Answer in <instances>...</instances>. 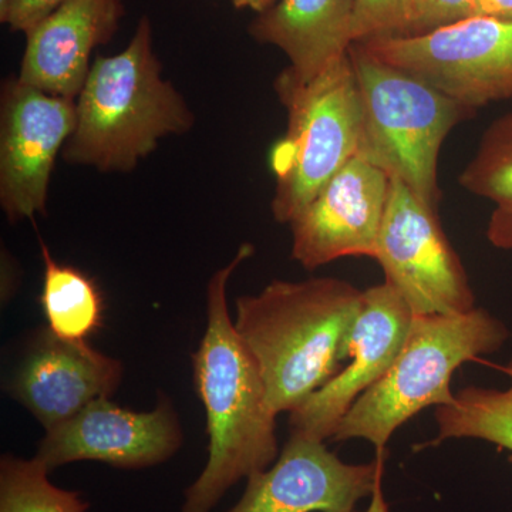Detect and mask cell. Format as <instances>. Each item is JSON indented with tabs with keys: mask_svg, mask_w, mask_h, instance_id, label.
<instances>
[{
	"mask_svg": "<svg viewBox=\"0 0 512 512\" xmlns=\"http://www.w3.org/2000/svg\"><path fill=\"white\" fill-rule=\"evenodd\" d=\"M359 45L468 109L512 99V20L471 16L423 35Z\"/></svg>",
	"mask_w": 512,
	"mask_h": 512,
	"instance_id": "obj_7",
	"label": "cell"
},
{
	"mask_svg": "<svg viewBox=\"0 0 512 512\" xmlns=\"http://www.w3.org/2000/svg\"><path fill=\"white\" fill-rule=\"evenodd\" d=\"M487 239L495 248L512 251V205H497L487 227Z\"/></svg>",
	"mask_w": 512,
	"mask_h": 512,
	"instance_id": "obj_24",
	"label": "cell"
},
{
	"mask_svg": "<svg viewBox=\"0 0 512 512\" xmlns=\"http://www.w3.org/2000/svg\"><path fill=\"white\" fill-rule=\"evenodd\" d=\"M507 389L468 386L448 406L437 407L434 444L450 439H477L512 453V357L505 366Z\"/></svg>",
	"mask_w": 512,
	"mask_h": 512,
	"instance_id": "obj_18",
	"label": "cell"
},
{
	"mask_svg": "<svg viewBox=\"0 0 512 512\" xmlns=\"http://www.w3.org/2000/svg\"><path fill=\"white\" fill-rule=\"evenodd\" d=\"M386 450L372 463L348 464L325 441L292 431L272 467L248 477L228 512H355L383 484Z\"/></svg>",
	"mask_w": 512,
	"mask_h": 512,
	"instance_id": "obj_10",
	"label": "cell"
},
{
	"mask_svg": "<svg viewBox=\"0 0 512 512\" xmlns=\"http://www.w3.org/2000/svg\"><path fill=\"white\" fill-rule=\"evenodd\" d=\"M124 16V0H67L26 33L18 79L76 100L94 49L109 42Z\"/></svg>",
	"mask_w": 512,
	"mask_h": 512,
	"instance_id": "obj_15",
	"label": "cell"
},
{
	"mask_svg": "<svg viewBox=\"0 0 512 512\" xmlns=\"http://www.w3.org/2000/svg\"><path fill=\"white\" fill-rule=\"evenodd\" d=\"M507 325L485 309L457 315H414L403 349L382 379L350 407L333 441L363 439L386 450L394 431L429 406H448L454 372L493 355L510 339Z\"/></svg>",
	"mask_w": 512,
	"mask_h": 512,
	"instance_id": "obj_4",
	"label": "cell"
},
{
	"mask_svg": "<svg viewBox=\"0 0 512 512\" xmlns=\"http://www.w3.org/2000/svg\"><path fill=\"white\" fill-rule=\"evenodd\" d=\"M39 244L45 265L39 302L47 328L57 338L87 342L103 326V293L80 269L59 264L40 237Z\"/></svg>",
	"mask_w": 512,
	"mask_h": 512,
	"instance_id": "obj_17",
	"label": "cell"
},
{
	"mask_svg": "<svg viewBox=\"0 0 512 512\" xmlns=\"http://www.w3.org/2000/svg\"><path fill=\"white\" fill-rule=\"evenodd\" d=\"M390 180L365 158H352L289 224L292 258L306 269L346 256L375 259Z\"/></svg>",
	"mask_w": 512,
	"mask_h": 512,
	"instance_id": "obj_12",
	"label": "cell"
},
{
	"mask_svg": "<svg viewBox=\"0 0 512 512\" xmlns=\"http://www.w3.org/2000/svg\"><path fill=\"white\" fill-rule=\"evenodd\" d=\"M471 16L512 20V0H474L467 13Z\"/></svg>",
	"mask_w": 512,
	"mask_h": 512,
	"instance_id": "obj_25",
	"label": "cell"
},
{
	"mask_svg": "<svg viewBox=\"0 0 512 512\" xmlns=\"http://www.w3.org/2000/svg\"><path fill=\"white\" fill-rule=\"evenodd\" d=\"M474 0H414L406 35H423L467 18Z\"/></svg>",
	"mask_w": 512,
	"mask_h": 512,
	"instance_id": "obj_22",
	"label": "cell"
},
{
	"mask_svg": "<svg viewBox=\"0 0 512 512\" xmlns=\"http://www.w3.org/2000/svg\"><path fill=\"white\" fill-rule=\"evenodd\" d=\"M370 498L372 500H370L369 507L362 512H390L389 504H387L386 497H384L383 484L376 488L375 493Z\"/></svg>",
	"mask_w": 512,
	"mask_h": 512,
	"instance_id": "obj_27",
	"label": "cell"
},
{
	"mask_svg": "<svg viewBox=\"0 0 512 512\" xmlns=\"http://www.w3.org/2000/svg\"><path fill=\"white\" fill-rule=\"evenodd\" d=\"M362 107L359 153L426 204L440 201L437 168L450 131L476 111L412 74L376 59L359 45L349 49Z\"/></svg>",
	"mask_w": 512,
	"mask_h": 512,
	"instance_id": "obj_5",
	"label": "cell"
},
{
	"mask_svg": "<svg viewBox=\"0 0 512 512\" xmlns=\"http://www.w3.org/2000/svg\"><path fill=\"white\" fill-rule=\"evenodd\" d=\"M10 3H12V0H0V22L6 18Z\"/></svg>",
	"mask_w": 512,
	"mask_h": 512,
	"instance_id": "obj_28",
	"label": "cell"
},
{
	"mask_svg": "<svg viewBox=\"0 0 512 512\" xmlns=\"http://www.w3.org/2000/svg\"><path fill=\"white\" fill-rule=\"evenodd\" d=\"M252 254V245H242L208 284L207 329L192 365L210 446L204 470L185 490L181 512H211L232 485L265 470L278 456L276 414L264 379L228 311L229 278Z\"/></svg>",
	"mask_w": 512,
	"mask_h": 512,
	"instance_id": "obj_1",
	"label": "cell"
},
{
	"mask_svg": "<svg viewBox=\"0 0 512 512\" xmlns=\"http://www.w3.org/2000/svg\"><path fill=\"white\" fill-rule=\"evenodd\" d=\"M414 0H355L352 42L406 35Z\"/></svg>",
	"mask_w": 512,
	"mask_h": 512,
	"instance_id": "obj_21",
	"label": "cell"
},
{
	"mask_svg": "<svg viewBox=\"0 0 512 512\" xmlns=\"http://www.w3.org/2000/svg\"><path fill=\"white\" fill-rule=\"evenodd\" d=\"M276 2L278 0H232V5L237 9L254 10L259 15V13L272 8Z\"/></svg>",
	"mask_w": 512,
	"mask_h": 512,
	"instance_id": "obj_26",
	"label": "cell"
},
{
	"mask_svg": "<svg viewBox=\"0 0 512 512\" xmlns=\"http://www.w3.org/2000/svg\"><path fill=\"white\" fill-rule=\"evenodd\" d=\"M123 377L119 360L87 342L37 332L10 383V394L47 430L55 429L100 399H109Z\"/></svg>",
	"mask_w": 512,
	"mask_h": 512,
	"instance_id": "obj_14",
	"label": "cell"
},
{
	"mask_svg": "<svg viewBox=\"0 0 512 512\" xmlns=\"http://www.w3.org/2000/svg\"><path fill=\"white\" fill-rule=\"evenodd\" d=\"M413 318L409 303L386 281L366 289L350 339L348 365L289 413L292 431L322 441L332 439L350 407L393 365Z\"/></svg>",
	"mask_w": 512,
	"mask_h": 512,
	"instance_id": "obj_13",
	"label": "cell"
},
{
	"mask_svg": "<svg viewBox=\"0 0 512 512\" xmlns=\"http://www.w3.org/2000/svg\"><path fill=\"white\" fill-rule=\"evenodd\" d=\"M194 123L183 94L163 77L153 28L144 16L126 49L92 63L62 158L101 173H130L161 140L183 136Z\"/></svg>",
	"mask_w": 512,
	"mask_h": 512,
	"instance_id": "obj_3",
	"label": "cell"
},
{
	"mask_svg": "<svg viewBox=\"0 0 512 512\" xmlns=\"http://www.w3.org/2000/svg\"><path fill=\"white\" fill-rule=\"evenodd\" d=\"M76 124V100L9 77L0 93V207L10 222L45 214L50 178Z\"/></svg>",
	"mask_w": 512,
	"mask_h": 512,
	"instance_id": "obj_9",
	"label": "cell"
},
{
	"mask_svg": "<svg viewBox=\"0 0 512 512\" xmlns=\"http://www.w3.org/2000/svg\"><path fill=\"white\" fill-rule=\"evenodd\" d=\"M375 259L414 315H457L476 309L460 256L430 207L406 184L390 180Z\"/></svg>",
	"mask_w": 512,
	"mask_h": 512,
	"instance_id": "obj_8",
	"label": "cell"
},
{
	"mask_svg": "<svg viewBox=\"0 0 512 512\" xmlns=\"http://www.w3.org/2000/svg\"><path fill=\"white\" fill-rule=\"evenodd\" d=\"M181 444L183 431L170 400L161 399L151 412L137 413L100 399L47 430L35 458L49 473L76 461L141 470L170 460Z\"/></svg>",
	"mask_w": 512,
	"mask_h": 512,
	"instance_id": "obj_11",
	"label": "cell"
},
{
	"mask_svg": "<svg viewBox=\"0 0 512 512\" xmlns=\"http://www.w3.org/2000/svg\"><path fill=\"white\" fill-rule=\"evenodd\" d=\"M275 92L288 128L269 156L276 180L271 208L276 221L289 225L359 153L362 107L349 53L308 84L276 77Z\"/></svg>",
	"mask_w": 512,
	"mask_h": 512,
	"instance_id": "obj_6",
	"label": "cell"
},
{
	"mask_svg": "<svg viewBox=\"0 0 512 512\" xmlns=\"http://www.w3.org/2000/svg\"><path fill=\"white\" fill-rule=\"evenodd\" d=\"M49 470L32 460L3 456L0 460V512H87L89 501L49 480Z\"/></svg>",
	"mask_w": 512,
	"mask_h": 512,
	"instance_id": "obj_19",
	"label": "cell"
},
{
	"mask_svg": "<svg viewBox=\"0 0 512 512\" xmlns=\"http://www.w3.org/2000/svg\"><path fill=\"white\" fill-rule=\"evenodd\" d=\"M64 2L67 0H12L2 23H6L15 32L26 35L40 20L49 16Z\"/></svg>",
	"mask_w": 512,
	"mask_h": 512,
	"instance_id": "obj_23",
	"label": "cell"
},
{
	"mask_svg": "<svg viewBox=\"0 0 512 512\" xmlns=\"http://www.w3.org/2000/svg\"><path fill=\"white\" fill-rule=\"evenodd\" d=\"M353 9L355 0H278L256 16L249 33L288 57L281 79L308 84L348 55Z\"/></svg>",
	"mask_w": 512,
	"mask_h": 512,
	"instance_id": "obj_16",
	"label": "cell"
},
{
	"mask_svg": "<svg viewBox=\"0 0 512 512\" xmlns=\"http://www.w3.org/2000/svg\"><path fill=\"white\" fill-rule=\"evenodd\" d=\"M363 303L365 291L338 278L274 281L238 298L235 329L276 416L298 409L343 369Z\"/></svg>",
	"mask_w": 512,
	"mask_h": 512,
	"instance_id": "obj_2",
	"label": "cell"
},
{
	"mask_svg": "<svg viewBox=\"0 0 512 512\" xmlns=\"http://www.w3.org/2000/svg\"><path fill=\"white\" fill-rule=\"evenodd\" d=\"M458 184L495 205H512V113L488 126Z\"/></svg>",
	"mask_w": 512,
	"mask_h": 512,
	"instance_id": "obj_20",
	"label": "cell"
}]
</instances>
